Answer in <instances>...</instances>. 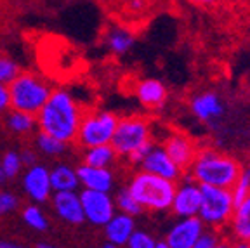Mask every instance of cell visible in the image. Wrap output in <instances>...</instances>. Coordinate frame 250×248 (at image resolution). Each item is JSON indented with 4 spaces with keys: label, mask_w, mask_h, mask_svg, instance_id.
<instances>
[{
    "label": "cell",
    "mask_w": 250,
    "mask_h": 248,
    "mask_svg": "<svg viewBox=\"0 0 250 248\" xmlns=\"http://www.w3.org/2000/svg\"><path fill=\"white\" fill-rule=\"evenodd\" d=\"M145 5H146V0H130V2H129V9H130V11H134V12L143 11V9H145Z\"/></svg>",
    "instance_id": "cell-37"
},
{
    "label": "cell",
    "mask_w": 250,
    "mask_h": 248,
    "mask_svg": "<svg viewBox=\"0 0 250 248\" xmlns=\"http://www.w3.org/2000/svg\"><path fill=\"white\" fill-rule=\"evenodd\" d=\"M21 160H23L24 163V168L26 167H31V165H35L37 162H39V153H37V149L33 147H24V149H21Z\"/></svg>",
    "instance_id": "cell-35"
},
{
    "label": "cell",
    "mask_w": 250,
    "mask_h": 248,
    "mask_svg": "<svg viewBox=\"0 0 250 248\" xmlns=\"http://www.w3.org/2000/svg\"><path fill=\"white\" fill-rule=\"evenodd\" d=\"M104 238L109 243H115L118 247H125L129 238L132 236V233L137 229L136 226V217L129 215V213L117 212L111 217V221L104 226Z\"/></svg>",
    "instance_id": "cell-19"
},
{
    "label": "cell",
    "mask_w": 250,
    "mask_h": 248,
    "mask_svg": "<svg viewBox=\"0 0 250 248\" xmlns=\"http://www.w3.org/2000/svg\"><path fill=\"white\" fill-rule=\"evenodd\" d=\"M0 248H28V247L12 240H0Z\"/></svg>",
    "instance_id": "cell-36"
},
{
    "label": "cell",
    "mask_w": 250,
    "mask_h": 248,
    "mask_svg": "<svg viewBox=\"0 0 250 248\" xmlns=\"http://www.w3.org/2000/svg\"><path fill=\"white\" fill-rule=\"evenodd\" d=\"M77 174L80 179V187H83V189L113 193L115 186H117V177H115L113 168H99L90 167L85 163H78Z\"/></svg>",
    "instance_id": "cell-16"
},
{
    "label": "cell",
    "mask_w": 250,
    "mask_h": 248,
    "mask_svg": "<svg viewBox=\"0 0 250 248\" xmlns=\"http://www.w3.org/2000/svg\"><path fill=\"white\" fill-rule=\"evenodd\" d=\"M153 146H155V144H153V141H151V143L143 144L141 147H137L136 151L130 153V155L127 156V162H129L130 165H132V167H139L141 163H143V160L146 158V155H148V153L151 151Z\"/></svg>",
    "instance_id": "cell-33"
},
{
    "label": "cell",
    "mask_w": 250,
    "mask_h": 248,
    "mask_svg": "<svg viewBox=\"0 0 250 248\" xmlns=\"http://www.w3.org/2000/svg\"><path fill=\"white\" fill-rule=\"evenodd\" d=\"M207 229L198 215L195 217H181L168 227L164 241L172 248H193L202 233Z\"/></svg>",
    "instance_id": "cell-11"
},
{
    "label": "cell",
    "mask_w": 250,
    "mask_h": 248,
    "mask_svg": "<svg viewBox=\"0 0 250 248\" xmlns=\"http://www.w3.org/2000/svg\"><path fill=\"white\" fill-rule=\"evenodd\" d=\"M139 168L149 172V174L168 179V181H174V183H179L184 174L183 168L176 165V162L167 155L164 146H153L151 151L146 155V158L139 165Z\"/></svg>",
    "instance_id": "cell-14"
},
{
    "label": "cell",
    "mask_w": 250,
    "mask_h": 248,
    "mask_svg": "<svg viewBox=\"0 0 250 248\" xmlns=\"http://www.w3.org/2000/svg\"><path fill=\"white\" fill-rule=\"evenodd\" d=\"M136 99L148 109H160L168 99V89L158 78H143L136 83Z\"/></svg>",
    "instance_id": "cell-17"
},
{
    "label": "cell",
    "mask_w": 250,
    "mask_h": 248,
    "mask_svg": "<svg viewBox=\"0 0 250 248\" xmlns=\"http://www.w3.org/2000/svg\"><path fill=\"white\" fill-rule=\"evenodd\" d=\"M113 198H115V205H117V212L129 213L132 217H137V215H141V213L145 212L143 207L136 202V198L127 189V186H122L120 189H117Z\"/></svg>",
    "instance_id": "cell-27"
},
{
    "label": "cell",
    "mask_w": 250,
    "mask_h": 248,
    "mask_svg": "<svg viewBox=\"0 0 250 248\" xmlns=\"http://www.w3.org/2000/svg\"><path fill=\"white\" fill-rule=\"evenodd\" d=\"M52 85L45 78L33 71H21L14 82L9 83L11 109L39 115L40 109L52 94Z\"/></svg>",
    "instance_id": "cell-4"
},
{
    "label": "cell",
    "mask_w": 250,
    "mask_h": 248,
    "mask_svg": "<svg viewBox=\"0 0 250 248\" xmlns=\"http://www.w3.org/2000/svg\"><path fill=\"white\" fill-rule=\"evenodd\" d=\"M181 184L176 186V194L172 200L170 212L177 219L181 217H195L198 215L200 205H202V186L191 177V174L184 170Z\"/></svg>",
    "instance_id": "cell-10"
},
{
    "label": "cell",
    "mask_w": 250,
    "mask_h": 248,
    "mask_svg": "<svg viewBox=\"0 0 250 248\" xmlns=\"http://www.w3.org/2000/svg\"><path fill=\"white\" fill-rule=\"evenodd\" d=\"M156 243H158V240L151 233H148L145 229H136L125 245V248H155Z\"/></svg>",
    "instance_id": "cell-29"
},
{
    "label": "cell",
    "mask_w": 250,
    "mask_h": 248,
    "mask_svg": "<svg viewBox=\"0 0 250 248\" xmlns=\"http://www.w3.org/2000/svg\"><path fill=\"white\" fill-rule=\"evenodd\" d=\"M155 248H172V247H170V245H167L164 240H162V241H158V243H156Z\"/></svg>",
    "instance_id": "cell-43"
},
{
    "label": "cell",
    "mask_w": 250,
    "mask_h": 248,
    "mask_svg": "<svg viewBox=\"0 0 250 248\" xmlns=\"http://www.w3.org/2000/svg\"><path fill=\"white\" fill-rule=\"evenodd\" d=\"M177 183L168 181L160 175L149 174L146 170H136L127 181V189L130 191L136 202L148 212L162 213L168 212L172 200L176 194Z\"/></svg>",
    "instance_id": "cell-3"
},
{
    "label": "cell",
    "mask_w": 250,
    "mask_h": 248,
    "mask_svg": "<svg viewBox=\"0 0 250 248\" xmlns=\"http://www.w3.org/2000/svg\"><path fill=\"white\" fill-rule=\"evenodd\" d=\"M231 248H250V241L249 240H231Z\"/></svg>",
    "instance_id": "cell-38"
},
{
    "label": "cell",
    "mask_w": 250,
    "mask_h": 248,
    "mask_svg": "<svg viewBox=\"0 0 250 248\" xmlns=\"http://www.w3.org/2000/svg\"><path fill=\"white\" fill-rule=\"evenodd\" d=\"M243 172H245V174H247V177L250 179V162L247 163V165H243Z\"/></svg>",
    "instance_id": "cell-44"
},
{
    "label": "cell",
    "mask_w": 250,
    "mask_h": 248,
    "mask_svg": "<svg viewBox=\"0 0 250 248\" xmlns=\"http://www.w3.org/2000/svg\"><path fill=\"white\" fill-rule=\"evenodd\" d=\"M242 170L243 165L238 158L212 146L198 147L195 160L188 168L200 186H215L226 189H231L236 184Z\"/></svg>",
    "instance_id": "cell-2"
},
{
    "label": "cell",
    "mask_w": 250,
    "mask_h": 248,
    "mask_svg": "<svg viewBox=\"0 0 250 248\" xmlns=\"http://www.w3.org/2000/svg\"><path fill=\"white\" fill-rule=\"evenodd\" d=\"M21 187H23L24 196L31 203L43 205L51 202L54 189L51 183V167H47L45 163L37 162L35 165L26 167L21 175Z\"/></svg>",
    "instance_id": "cell-8"
},
{
    "label": "cell",
    "mask_w": 250,
    "mask_h": 248,
    "mask_svg": "<svg viewBox=\"0 0 250 248\" xmlns=\"http://www.w3.org/2000/svg\"><path fill=\"white\" fill-rule=\"evenodd\" d=\"M20 208V196L9 189H0V217H7Z\"/></svg>",
    "instance_id": "cell-30"
},
{
    "label": "cell",
    "mask_w": 250,
    "mask_h": 248,
    "mask_svg": "<svg viewBox=\"0 0 250 248\" xmlns=\"http://www.w3.org/2000/svg\"><path fill=\"white\" fill-rule=\"evenodd\" d=\"M0 58H2V52H0Z\"/></svg>",
    "instance_id": "cell-45"
},
{
    "label": "cell",
    "mask_w": 250,
    "mask_h": 248,
    "mask_svg": "<svg viewBox=\"0 0 250 248\" xmlns=\"http://www.w3.org/2000/svg\"><path fill=\"white\" fill-rule=\"evenodd\" d=\"M0 4H2V0H0Z\"/></svg>",
    "instance_id": "cell-46"
},
{
    "label": "cell",
    "mask_w": 250,
    "mask_h": 248,
    "mask_svg": "<svg viewBox=\"0 0 250 248\" xmlns=\"http://www.w3.org/2000/svg\"><path fill=\"white\" fill-rule=\"evenodd\" d=\"M21 66L16 59L9 58V56H2L0 58V83L9 85L11 82H14L18 78V75L21 73Z\"/></svg>",
    "instance_id": "cell-28"
},
{
    "label": "cell",
    "mask_w": 250,
    "mask_h": 248,
    "mask_svg": "<svg viewBox=\"0 0 250 248\" xmlns=\"http://www.w3.org/2000/svg\"><path fill=\"white\" fill-rule=\"evenodd\" d=\"M231 194H233L234 207H238L240 203H242L243 200H245V198L250 194V179L247 177V174L243 170H242L240 179L236 181V184L231 187Z\"/></svg>",
    "instance_id": "cell-32"
},
{
    "label": "cell",
    "mask_w": 250,
    "mask_h": 248,
    "mask_svg": "<svg viewBox=\"0 0 250 248\" xmlns=\"http://www.w3.org/2000/svg\"><path fill=\"white\" fill-rule=\"evenodd\" d=\"M223 231H217V229L207 227L202 233V236L196 240V243L193 245V248H215L221 240H223Z\"/></svg>",
    "instance_id": "cell-31"
},
{
    "label": "cell",
    "mask_w": 250,
    "mask_h": 248,
    "mask_svg": "<svg viewBox=\"0 0 250 248\" xmlns=\"http://www.w3.org/2000/svg\"><path fill=\"white\" fill-rule=\"evenodd\" d=\"M162 146L167 151V155L176 162V165H179L183 170L189 168V165H191L196 156V151H198L195 141L191 137H188L186 134H183V132H170L164 139Z\"/></svg>",
    "instance_id": "cell-15"
},
{
    "label": "cell",
    "mask_w": 250,
    "mask_h": 248,
    "mask_svg": "<svg viewBox=\"0 0 250 248\" xmlns=\"http://www.w3.org/2000/svg\"><path fill=\"white\" fill-rule=\"evenodd\" d=\"M51 205L54 213L70 226L85 224L82 200L78 191H56L51 198Z\"/></svg>",
    "instance_id": "cell-13"
},
{
    "label": "cell",
    "mask_w": 250,
    "mask_h": 248,
    "mask_svg": "<svg viewBox=\"0 0 250 248\" xmlns=\"http://www.w3.org/2000/svg\"><path fill=\"white\" fill-rule=\"evenodd\" d=\"M5 128L14 136H30L37 127V117L30 113L18 111V109H9L5 113Z\"/></svg>",
    "instance_id": "cell-23"
},
{
    "label": "cell",
    "mask_w": 250,
    "mask_h": 248,
    "mask_svg": "<svg viewBox=\"0 0 250 248\" xmlns=\"http://www.w3.org/2000/svg\"><path fill=\"white\" fill-rule=\"evenodd\" d=\"M51 183L54 193L56 191H77L80 187L77 167L66 162L54 163L51 167Z\"/></svg>",
    "instance_id": "cell-20"
},
{
    "label": "cell",
    "mask_w": 250,
    "mask_h": 248,
    "mask_svg": "<svg viewBox=\"0 0 250 248\" xmlns=\"http://www.w3.org/2000/svg\"><path fill=\"white\" fill-rule=\"evenodd\" d=\"M189 111L202 124L214 125L226 113V104L223 97L214 90H203L189 99Z\"/></svg>",
    "instance_id": "cell-12"
},
{
    "label": "cell",
    "mask_w": 250,
    "mask_h": 248,
    "mask_svg": "<svg viewBox=\"0 0 250 248\" xmlns=\"http://www.w3.org/2000/svg\"><path fill=\"white\" fill-rule=\"evenodd\" d=\"M189 2H193V4H198V5H208V4H214V2H217V0H189Z\"/></svg>",
    "instance_id": "cell-40"
},
{
    "label": "cell",
    "mask_w": 250,
    "mask_h": 248,
    "mask_svg": "<svg viewBox=\"0 0 250 248\" xmlns=\"http://www.w3.org/2000/svg\"><path fill=\"white\" fill-rule=\"evenodd\" d=\"M151 143V122L146 117L129 115L118 120L111 146L120 158H127L143 144Z\"/></svg>",
    "instance_id": "cell-7"
},
{
    "label": "cell",
    "mask_w": 250,
    "mask_h": 248,
    "mask_svg": "<svg viewBox=\"0 0 250 248\" xmlns=\"http://www.w3.org/2000/svg\"><path fill=\"white\" fill-rule=\"evenodd\" d=\"M136 35L129 28L122 26V24H113L104 31L103 37V45L106 47V51L113 56H125L129 54L136 47Z\"/></svg>",
    "instance_id": "cell-18"
},
{
    "label": "cell",
    "mask_w": 250,
    "mask_h": 248,
    "mask_svg": "<svg viewBox=\"0 0 250 248\" xmlns=\"http://www.w3.org/2000/svg\"><path fill=\"white\" fill-rule=\"evenodd\" d=\"M78 194L82 200L85 222L94 227H104L117 213V205H115V198L111 193L83 189L82 187V191Z\"/></svg>",
    "instance_id": "cell-9"
},
{
    "label": "cell",
    "mask_w": 250,
    "mask_h": 248,
    "mask_svg": "<svg viewBox=\"0 0 250 248\" xmlns=\"http://www.w3.org/2000/svg\"><path fill=\"white\" fill-rule=\"evenodd\" d=\"M21 219H23V224L26 227H30L31 231H37V233H45L51 222L47 213L43 212V208L37 203H28L21 208Z\"/></svg>",
    "instance_id": "cell-25"
},
{
    "label": "cell",
    "mask_w": 250,
    "mask_h": 248,
    "mask_svg": "<svg viewBox=\"0 0 250 248\" xmlns=\"http://www.w3.org/2000/svg\"><path fill=\"white\" fill-rule=\"evenodd\" d=\"M249 241H250V240H249Z\"/></svg>",
    "instance_id": "cell-47"
},
{
    "label": "cell",
    "mask_w": 250,
    "mask_h": 248,
    "mask_svg": "<svg viewBox=\"0 0 250 248\" xmlns=\"http://www.w3.org/2000/svg\"><path fill=\"white\" fill-rule=\"evenodd\" d=\"M83 115L85 109L77 101V97L68 89L58 87L52 90L51 97L37 115V127L39 130L71 146L77 141Z\"/></svg>",
    "instance_id": "cell-1"
},
{
    "label": "cell",
    "mask_w": 250,
    "mask_h": 248,
    "mask_svg": "<svg viewBox=\"0 0 250 248\" xmlns=\"http://www.w3.org/2000/svg\"><path fill=\"white\" fill-rule=\"evenodd\" d=\"M234 212L231 189L215 186H202V205L198 217L207 227L223 231L228 227Z\"/></svg>",
    "instance_id": "cell-6"
},
{
    "label": "cell",
    "mask_w": 250,
    "mask_h": 248,
    "mask_svg": "<svg viewBox=\"0 0 250 248\" xmlns=\"http://www.w3.org/2000/svg\"><path fill=\"white\" fill-rule=\"evenodd\" d=\"M35 248H59V247H56L52 243H47V241H40V243H37Z\"/></svg>",
    "instance_id": "cell-41"
},
{
    "label": "cell",
    "mask_w": 250,
    "mask_h": 248,
    "mask_svg": "<svg viewBox=\"0 0 250 248\" xmlns=\"http://www.w3.org/2000/svg\"><path fill=\"white\" fill-rule=\"evenodd\" d=\"M101 248H120V247L115 243H109V241H104V243L101 245Z\"/></svg>",
    "instance_id": "cell-42"
},
{
    "label": "cell",
    "mask_w": 250,
    "mask_h": 248,
    "mask_svg": "<svg viewBox=\"0 0 250 248\" xmlns=\"http://www.w3.org/2000/svg\"><path fill=\"white\" fill-rule=\"evenodd\" d=\"M215 248H231V240H229V236H224L223 240H221V243H219Z\"/></svg>",
    "instance_id": "cell-39"
},
{
    "label": "cell",
    "mask_w": 250,
    "mask_h": 248,
    "mask_svg": "<svg viewBox=\"0 0 250 248\" xmlns=\"http://www.w3.org/2000/svg\"><path fill=\"white\" fill-rule=\"evenodd\" d=\"M9 109H11V94H9V85L0 83V115H5Z\"/></svg>",
    "instance_id": "cell-34"
},
{
    "label": "cell",
    "mask_w": 250,
    "mask_h": 248,
    "mask_svg": "<svg viewBox=\"0 0 250 248\" xmlns=\"http://www.w3.org/2000/svg\"><path fill=\"white\" fill-rule=\"evenodd\" d=\"M228 231L231 240H250V194L238 207H234Z\"/></svg>",
    "instance_id": "cell-21"
},
{
    "label": "cell",
    "mask_w": 250,
    "mask_h": 248,
    "mask_svg": "<svg viewBox=\"0 0 250 248\" xmlns=\"http://www.w3.org/2000/svg\"><path fill=\"white\" fill-rule=\"evenodd\" d=\"M118 120H120V117L109 109H89V111H85L80 128H78L77 141H75L78 149L111 144Z\"/></svg>",
    "instance_id": "cell-5"
},
{
    "label": "cell",
    "mask_w": 250,
    "mask_h": 248,
    "mask_svg": "<svg viewBox=\"0 0 250 248\" xmlns=\"http://www.w3.org/2000/svg\"><path fill=\"white\" fill-rule=\"evenodd\" d=\"M0 165H2V170H4L7 181L16 179L24 170V163L21 160V153L18 149H7V151L2 153L0 155Z\"/></svg>",
    "instance_id": "cell-26"
},
{
    "label": "cell",
    "mask_w": 250,
    "mask_h": 248,
    "mask_svg": "<svg viewBox=\"0 0 250 248\" xmlns=\"http://www.w3.org/2000/svg\"><path fill=\"white\" fill-rule=\"evenodd\" d=\"M80 156H82V162L80 163H85V165H90V167H99V168H113L117 160L120 158L111 144L87 147V149H82Z\"/></svg>",
    "instance_id": "cell-22"
},
{
    "label": "cell",
    "mask_w": 250,
    "mask_h": 248,
    "mask_svg": "<svg viewBox=\"0 0 250 248\" xmlns=\"http://www.w3.org/2000/svg\"><path fill=\"white\" fill-rule=\"evenodd\" d=\"M33 147L37 149L39 155L47 156V158H61L68 151L70 144L62 143V141L49 136L45 132L39 130L33 137Z\"/></svg>",
    "instance_id": "cell-24"
}]
</instances>
